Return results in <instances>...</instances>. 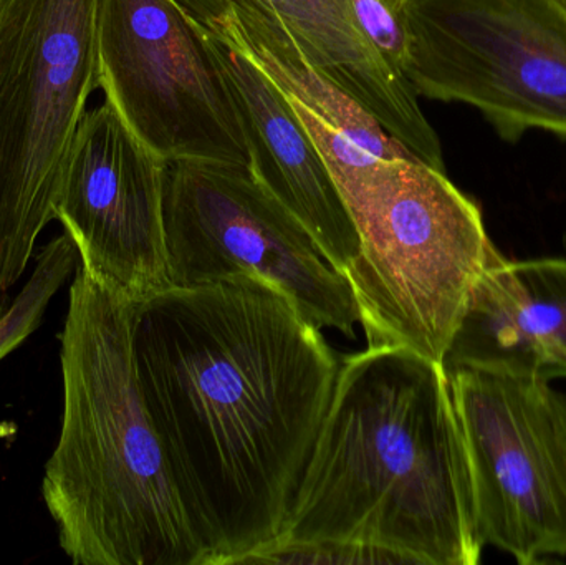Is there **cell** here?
<instances>
[{"label": "cell", "mask_w": 566, "mask_h": 565, "mask_svg": "<svg viewBox=\"0 0 566 565\" xmlns=\"http://www.w3.org/2000/svg\"><path fill=\"white\" fill-rule=\"evenodd\" d=\"M166 171L168 159L106 100L83 116L63 166L56 221L75 244L78 264L133 302L171 285Z\"/></svg>", "instance_id": "30bf717a"}, {"label": "cell", "mask_w": 566, "mask_h": 565, "mask_svg": "<svg viewBox=\"0 0 566 565\" xmlns=\"http://www.w3.org/2000/svg\"><path fill=\"white\" fill-rule=\"evenodd\" d=\"M342 196L359 241L345 278L368 347L442 365L479 278L501 254L481 208L418 158L386 161Z\"/></svg>", "instance_id": "277c9868"}, {"label": "cell", "mask_w": 566, "mask_h": 565, "mask_svg": "<svg viewBox=\"0 0 566 565\" xmlns=\"http://www.w3.org/2000/svg\"><path fill=\"white\" fill-rule=\"evenodd\" d=\"M565 245H566V234H565Z\"/></svg>", "instance_id": "e0dca14e"}, {"label": "cell", "mask_w": 566, "mask_h": 565, "mask_svg": "<svg viewBox=\"0 0 566 565\" xmlns=\"http://www.w3.org/2000/svg\"><path fill=\"white\" fill-rule=\"evenodd\" d=\"M196 27L226 10L274 15L289 27L310 65L345 90L379 125L426 165L446 171L438 133L422 113L409 80L369 43L352 0H175Z\"/></svg>", "instance_id": "7c38bea8"}, {"label": "cell", "mask_w": 566, "mask_h": 565, "mask_svg": "<svg viewBox=\"0 0 566 565\" xmlns=\"http://www.w3.org/2000/svg\"><path fill=\"white\" fill-rule=\"evenodd\" d=\"M475 524L522 565L566 557V390L491 372H449Z\"/></svg>", "instance_id": "ba28073f"}, {"label": "cell", "mask_w": 566, "mask_h": 565, "mask_svg": "<svg viewBox=\"0 0 566 565\" xmlns=\"http://www.w3.org/2000/svg\"><path fill=\"white\" fill-rule=\"evenodd\" d=\"M352 7L363 33L376 52L395 72L405 75L409 33L402 3L395 0H352Z\"/></svg>", "instance_id": "9a60e30c"}, {"label": "cell", "mask_w": 566, "mask_h": 565, "mask_svg": "<svg viewBox=\"0 0 566 565\" xmlns=\"http://www.w3.org/2000/svg\"><path fill=\"white\" fill-rule=\"evenodd\" d=\"M133 354L205 565L244 564L285 526L335 352L275 285L234 275L135 302Z\"/></svg>", "instance_id": "6da1fadb"}, {"label": "cell", "mask_w": 566, "mask_h": 565, "mask_svg": "<svg viewBox=\"0 0 566 565\" xmlns=\"http://www.w3.org/2000/svg\"><path fill=\"white\" fill-rule=\"evenodd\" d=\"M395 2L402 3V0H395Z\"/></svg>", "instance_id": "2e32d148"}, {"label": "cell", "mask_w": 566, "mask_h": 565, "mask_svg": "<svg viewBox=\"0 0 566 565\" xmlns=\"http://www.w3.org/2000/svg\"><path fill=\"white\" fill-rule=\"evenodd\" d=\"M418 96L478 109L505 142L566 139V0H402Z\"/></svg>", "instance_id": "8992f818"}, {"label": "cell", "mask_w": 566, "mask_h": 565, "mask_svg": "<svg viewBox=\"0 0 566 565\" xmlns=\"http://www.w3.org/2000/svg\"><path fill=\"white\" fill-rule=\"evenodd\" d=\"M272 544H345L399 564L481 563L468 453L441 364L402 347L343 357Z\"/></svg>", "instance_id": "7a4b0ae2"}, {"label": "cell", "mask_w": 566, "mask_h": 565, "mask_svg": "<svg viewBox=\"0 0 566 565\" xmlns=\"http://www.w3.org/2000/svg\"><path fill=\"white\" fill-rule=\"evenodd\" d=\"M165 236L171 285L254 275L275 285L316 327L355 338L359 314L349 282L248 165L168 161Z\"/></svg>", "instance_id": "52a82bcc"}, {"label": "cell", "mask_w": 566, "mask_h": 565, "mask_svg": "<svg viewBox=\"0 0 566 565\" xmlns=\"http://www.w3.org/2000/svg\"><path fill=\"white\" fill-rule=\"evenodd\" d=\"M76 268L78 251L69 234L63 232L43 245L29 281L0 315V362L39 331L46 307Z\"/></svg>", "instance_id": "5bb4252c"}, {"label": "cell", "mask_w": 566, "mask_h": 565, "mask_svg": "<svg viewBox=\"0 0 566 565\" xmlns=\"http://www.w3.org/2000/svg\"><path fill=\"white\" fill-rule=\"evenodd\" d=\"M99 0H0V314L55 219L66 155L99 88Z\"/></svg>", "instance_id": "5b68a950"}, {"label": "cell", "mask_w": 566, "mask_h": 565, "mask_svg": "<svg viewBox=\"0 0 566 565\" xmlns=\"http://www.w3.org/2000/svg\"><path fill=\"white\" fill-rule=\"evenodd\" d=\"M135 302L78 264L59 334L63 411L42 498L76 565H205L133 354Z\"/></svg>", "instance_id": "3957f363"}, {"label": "cell", "mask_w": 566, "mask_h": 565, "mask_svg": "<svg viewBox=\"0 0 566 565\" xmlns=\"http://www.w3.org/2000/svg\"><path fill=\"white\" fill-rule=\"evenodd\" d=\"M208 40L238 103L249 168L345 275L358 255V234L322 153L281 88L258 65L232 46Z\"/></svg>", "instance_id": "8fae6325"}, {"label": "cell", "mask_w": 566, "mask_h": 565, "mask_svg": "<svg viewBox=\"0 0 566 565\" xmlns=\"http://www.w3.org/2000/svg\"><path fill=\"white\" fill-rule=\"evenodd\" d=\"M442 365L448 374L566 378V259L501 252L479 278Z\"/></svg>", "instance_id": "4fadbf2b"}, {"label": "cell", "mask_w": 566, "mask_h": 565, "mask_svg": "<svg viewBox=\"0 0 566 565\" xmlns=\"http://www.w3.org/2000/svg\"><path fill=\"white\" fill-rule=\"evenodd\" d=\"M96 53L106 102L163 158L249 166L224 70L175 0H99Z\"/></svg>", "instance_id": "9c48e42d"}]
</instances>
